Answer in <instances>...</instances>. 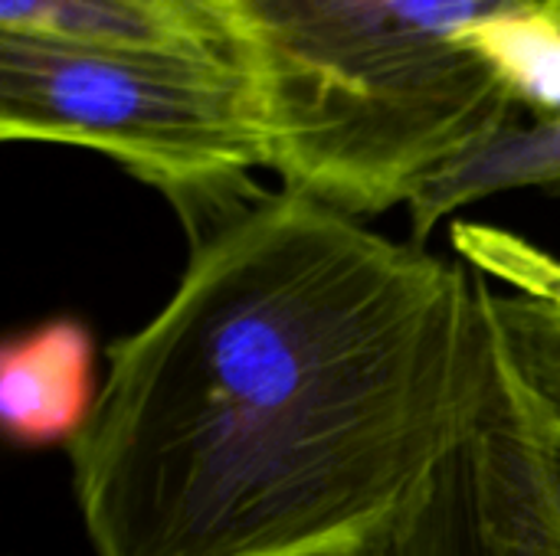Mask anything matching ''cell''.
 <instances>
[{
	"mask_svg": "<svg viewBox=\"0 0 560 556\" xmlns=\"http://www.w3.org/2000/svg\"><path fill=\"white\" fill-rule=\"evenodd\" d=\"M453 246L469 269L560 315V256L489 223H456Z\"/></svg>",
	"mask_w": 560,
	"mask_h": 556,
	"instance_id": "9c48e42d",
	"label": "cell"
},
{
	"mask_svg": "<svg viewBox=\"0 0 560 556\" xmlns=\"http://www.w3.org/2000/svg\"><path fill=\"white\" fill-rule=\"evenodd\" d=\"M548 3L223 0V16L282 187L374 216L515 118V98L463 33Z\"/></svg>",
	"mask_w": 560,
	"mask_h": 556,
	"instance_id": "7a4b0ae2",
	"label": "cell"
},
{
	"mask_svg": "<svg viewBox=\"0 0 560 556\" xmlns=\"http://www.w3.org/2000/svg\"><path fill=\"white\" fill-rule=\"evenodd\" d=\"M0 33L233 56L223 0H0Z\"/></svg>",
	"mask_w": 560,
	"mask_h": 556,
	"instance_id": "5b68a950",
	"label": "cell"
},
{
	"mask_svg": "<svg viewBox=\"0 0 560 556\" xmlns=\"http://www.w3.org/2000/svg\"><path fill=\"white\" fill-rule=\"evenodd\" d=\"M522 187H560V115L535 118L532 125H518L512 118L492 138L423 180L407 200L413 242L423 246L459 206Z\"/></svg>",
	"mask_w": 560,
	"mask_h": 556,
	"instance_id": "8992f818",
	"label": "cell"
},
{
	"mask_svg": "<svg viewBox=\"0 0 560 556\" xmlns=\"http://www.w3.org/2000/svg\"><path fill=\"white\" fill-rule=\"evenodd\" d=\"M489 305L509 374L535 410L560 426V315L515 292H499L495 285Z\"/></svg>",
	"mask_w": 560,
	"mask_h": 556,
	"instance_id": "ba28073f",
	"label": "cell"
},
{
	"mask_svg": "<svg viewBox=\"0 0 560 556\" xmlns=\"http://www.w3.org/2000/svg\"><path fill=\"white\" fill-rule=\"evenodd\" d=\"M95 400V338L85 321L59 315L3 341L0 429L10 446H72Z\"/></svg>",
	"mask_w": 560,
	"mask_h": 556,
	"instance_id": "277c9868",
	"label": "cell"
},
{
	"mask_svg": "<svg viewBox=\"0 0 560 556\" xmlns=\"http://www.w3.org/2000/svg\"><path fill=\"white\" fill-rule=\"evenodd\" d=\"M463 46L495 72L515 105L538 118L560 115V20L551 7L482 20L463 33Z\"/></svg>",
	"mask_w": 560,
	"mask_h": 556,
	"instance_id": "52a82bcc",
	"label": "cell"
},
{
	"mask_svg": "<svg viewBox=\"0 0 560 556\" xmlns=\"http://www.w3.org/2000/svg\"><path fill=\"white\" fill-rule=\"evenodd\" d=\"M532 403V400H528ZM535 406V403H532ZM538 413V410H535ZM538 423H541V439H545V462H548V482H551V492H555V505H558L560 518V426L551 423L548 416L538 413Z\"/></svg>",
	"mask_w": 560,
	"mask_h": 556,
	"instance_id": "30bf717a",
	"label": "cell"
},
{
	"mask_svg": "<svg viewBox=\"0 0 560 556\" xmlns=\"http://www.w3.org/2000/svg\"><path fill=\"white\" fill-rule=\"evenodd\" d=\"M548 7H551V10H555V16H558V20H560V0H551V3H548Z\"/></svg>",
	"mask_w": 560,
	"mask_h": 556,
	"instance_id": "8fae6325",
	"label": "cell"
},
{
	"mask_svg": "<svg viewBox=\"0 0 560 556\" xmlns=\"http://www.w3.org/2000/svg\"><path fill=\"white\" fill-rule=\"evenodd\" d=\"M489 279L299 190L194 239L69 446L95 556H351L502 377Z\"/></svg>",
	"mask_w": 560,
	"mask_h": 556,
	"instance_id": "6da1fadb",
	"label": "cell"
},
{
	"mask_svg": "<svg viewBox=\"0 0 560 556\" xmlns=\"http://www.w3.org/2000/svg\"><path fill=\"white\" fill-rule=\"evenodd\" d=\"M0 138L89 147L187 220L226 213L269 167L246 69L217 52L0 33Z\"/></svg>",
	"mask_w": 560,
	"mask_h": 556,
	"instance_id": "3957f363",
	"label": "cell"
}]
</instances>
